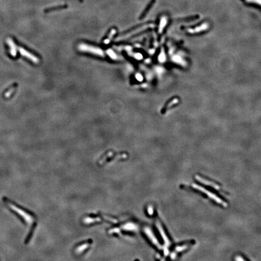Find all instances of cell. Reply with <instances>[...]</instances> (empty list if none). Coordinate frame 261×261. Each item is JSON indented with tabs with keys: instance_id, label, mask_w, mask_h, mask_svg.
Listing matches in <instances>:
<instances>
[{
	"instance_id": "cell-3",
	"label": "cell",
	"mask_w": 261,
	"mask_h": 261,
	"mask_svg": "<svg viewBox=\"0 0 261 261\" xmlns=\"http://www.w3.org/2000/svg\"><path fill=\"white\" fill-rule=\"evenodd\" d=\"M154 27L153 24H146V25L142 26H141V27H138V28H136V30H133V31H132V32H130L129 33H127L126 34H125V35H124V36H123L119 38V39H118V40L125 39H126V38H129L130 36H133V35H134V34H137V33H139V32H143V31L146 30V28H151V27Z\"/></svg>"
},
{
	"instance_id": "cell-13",
	"label": "cell",
	"mask_w": 261,
	"mask_h": 261,
	"mask_svg": "<svg viewBox=\"0 0 261 261\" xmlns=\"http://www.w3.org/2000/svg\"><path fill=\"white\" fill-rule=\"evenodd\" d=\"M236 261H245L242 258H241V257H236Z\"/></svg>"
},
{
	"instance_id": "cell-6",
	"label": "cell",
	"mask_w": 261,
	"mask_h": 261,
	"mask_svg": "<svg viewBox=\"0 0 261 261\" xmlns=\"http://www.w3.org/2000/svg\"><path fill=\"white\" fill-rule=\"evenodd\" d=\"M8 45L10 47V54L13 56H16V45L15 44V43L14 42V41L12 40V39L11 38H8L7 40Z\"/></svg>"
},
{
	"instance_id": "cell-9",
	"label": "cell",
	"mask_w": 261,
	"mask_h": 261,
	"mask_svg": "<svg viewBox=\"0 0 261 261\" xmlns=\"http://www.w3.org/2000/svg\"><path fill=\"white\" fill-rule=\"evenodd\" d=\"M116 33V30L115 29H112L111 31V33H110V35L108 36V38L104 41V44H108L110 42V41L111 40L112 37L114 36V34Z\"/></svg>"
},
{
	"instance_id": "cell-11",
	"label": "cell",
	"mask_w": 261,
	"mask_h": 261,
	"mask_svg": "<svg viewBox=\"0 0 261 261\" xmlns=\"http://www.w3.org/2000/svg\"><path fill=\"white\" fill-rule=\"evenodd\" d=\"M107 53H108V55L110 56V57L111 59H114V60L118 59V56H117V55H116L115 53H114L112 50H110V49L108 50H107Z\"/></svg>"
},
{
	"instance_id": "cell-8",
	"label": "cell",
	"mask_w": 261,
	"mask_h": 261,
	"mask_svg": "<svg viewBox=\"0 0 261 261\" xmlns=\"http://www.w3.org/2000/svg\"><path fill=\"white\" fill-rule=\"evenodd\" d=\"M178 101H179V100H178V99H177V98H174V99H172L169 102H168V103L166 105V106H164V109L162 110V112H165L166 110H167L168 109H169L170 108H171L172 105H176V104H177V103H178Z\"/></svg>"
},
{
	"instance_id": "cell-12",
	"label": "cell",
	"mask_w": 261,
	"mask_h": 261,
	"mask_svg": "<svg viewBox=\"0 0 261 261\" xmlns=\"http://www.w3.org/2000/svg\"><path fill=\"white\" fill-rule=\"evenodd\" d=\"M245 1L248 3L257 4L258 6H260V0H245Z\"/></svg>"
},
{
	"instance_id": "cell-7",
	"label": "cell",
	"mask_w": 261,
	"mask_h": 261,
	"mask_svg": "<svg viewBox=\"0 0 261 261\" xmlns=\"http://www.w3.org/2000/svg\"><path fill=\"white\" fill-rule=\"evenodd\" d=\"M167 24V18L166 16H163L161 17L160 19V22L158 27V32L160 33H162L163 32L164 28L166 26Z\"/></svg>"
},
{
	"instance_id": "cell-5",
	"label": "cell",
	"mask_w": 261,
	"mask_h": 261,
	"mask_svg": "<svg viewBox=\"0 0 261 261\" xmlns=\"http://www.w3.org/2000/svg\"><path fill=\"white\" fill-rule=\"evenodd\" d=\"M18 50H19V51L20 52L22 56H24L26 57L27 59L31 60V61H32V62H33L34 63H35V64H38V63L39 62V60L38 59V58L37 57H36L35 56L33 55L32 54H31L30 53H29L28 52H27V50H26L25 49H24L23 48L20 47V48H18Z\"/></svg>"
},
{
	"instance_id": "cell-10",
	"label": "cell",
	"mask_w": 261,
	"mask_h": 261,
	"mask_svg": "<svg viewBox=\"0 0 261 261\" xmlns=\"http://www.w3.org/2000/svg\"><path fill=\"white\" fill-rule=\"evenodd\" d=\"M154 3H155V0H152V1L151 2V3L148 4V7L146 8V9L145 10L144 12L142 14V16H141V18H143L146 15V14L149 11V10L152 8L153 4H154Z\"/></svg>"
},
{
	"instance_id": "cell-2",
	"label": "cell",
	"mask_w": 261,
	"mask_h": 261,
	"mask_svg": "<svg viewBox=\"0 0 261 261\" xmlns=\"http://www.w3.org/2000/svg\"><path fill=\"white\" fill-rule=\"evenodd\" d=\"M6 203L8 204V206L14 212H16V213H18L19 215H20L23 219H24V220L27 222V223L30 224V222L31 221L33 220V218H32L30 216V215L29 214H28L27 213H26V212H24L23 210L21 209L20 208L18 207L17 206H16L15 205H14V204H12V202H9V201H6Z\"/></svg>"
},
{
	"instance_id": "cell-1",
	"label": "cell",
	"mask_w": 261,
	"mask_h": 261,
	"mask_svg": "<svg viewBox=\"0 0 261 261\" xmlns=\"http://www.w3.org/2000/svg\"><path fill=\"white\" fill-rule=\"evenodd\" d=\"M79 50L82 52L90 53L102 57L105 56V53L104 51L100 48L92 46L88 44H81L79 46Z\"/></svg>"
},
{
	"instance_id": "cell-4",
	"label": "cell",
	"mask_w": 261,
	"mask_h": 261,
	"mask_svg": "<svg viewBox=\"0 0 261 261\" xmlns=\"http://www.w3.org/2000/svg\"><path fill=\"white\" fill-rule=\"evenodd\" d=\"M209 27V24L207 22H204L202 24H201V25L197 26L195 28H188L186 29V31L188 33H200L202 32H204L206 30H207Z\"/></svg>"
}]
</instances>
